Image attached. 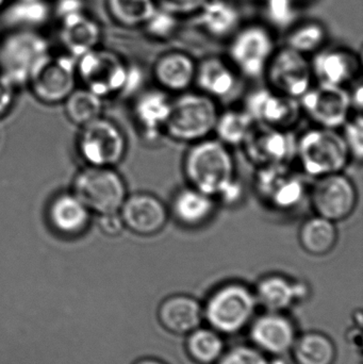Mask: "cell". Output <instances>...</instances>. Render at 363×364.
Instances as JSON below:
<instances>
[{
    "label": "cell",
    "instance_id": "cell-10",
    "mask_svg": "<svg viewBox=\"0 0 363 364\" xmlns=\"http://www.w3.org/2000/svg\"><path fill=\"white\" fill-rule=\"evenodd\" d=\"M255 188L259 198L276 211H292L306 196V183L290 164L258 168Z\"/></svg>",
    "mask_w": 363,
    "mask_h": 364
},
{
    "label": "cell",
    "instance_id": "cell-29",
    "mask_svg": "<svg viewBox=\"0 0 363 364\" xmlns=\"http://www.w3.org/2000/svg\"><path fill=\"white\" fill-rule=\"evenodd\" d=\"M196 14L202 29L215 38H226L234 33L240 23L236 6L226 0H206Z\"/></svg>",
    "mask_w": 363,
    "mask_h": 364
},
{
    "label": "cell",
    "instance_id": "cell-28",
    "mask_svg": "<svg viewBox=\"0 0 363 364\" xmlns=\"http://www.w3.org/2000/svg\"><path fill=\"white\" fill-rule=\"evenodd\" d=\"M338 237L336 223L317 214L305 220L298 231V241L303 250L315 257L330 254L338 243Z\"/></svg>",
    "mask_w": 363,
    "mask_h": 364
},
{
    "label": "cell",
    "instance_id": "cell-34",
    "mask_svg": "<svg viewBox=\"0 0 363 364\" xmlns=\"http://www.w3.org/2000/svg\"><path fill=\"white\" fill-rule=\"evenodd\" d=\"M107 10L123 27L143 26L157 10L156 0H106Z\"/></svg>",
    "mask_w": 363,
    "mask_h": 364
},
{
    "label": "cell",
    "instance_id": "cell-17",
    "mask_svg": "<svg viewBox=\"0 0 363 364\" xmlns=\"http://www.w3.org/2000/svg\"><path fill=\"white\" fill-rule=\"evenodd\" d=\"M119 214L125 228L142 237L161 232L168 220V210L163 201L146 192L127 195Z\"/></svg>",
    "mask_w": 363,
    "mask_h": 364
},
{
    "label": "cell",
    "instance_id": "cell-23",
    "mask_svg": "<svg viewBox=\"0 0 363 364\" xmlns=\"http://www.w3.org/2000/svg\"><path fill=\"white\" fill-rule=\"evenodd\" d=\"M196 64L189 55L172 51L161 55L153 68V79L166 93L187 92L195 80Z\"/></svg>",
    "mask_w": 363,
    "mask_h": 364
},
{
    "label": "cell",
    "instance_id": "cell-22",
    "mask_svg": "<svg viewBox=\"0 0 363 364\" xmlns=\"http://www.w3.org/2000/svg\"><path fill=\"white\" fill-rule=\"evenodd\" d=\"M170 102L162 90L143 92L134 105V117L144 139L155 141L164 134L170 115Z\"/></svg>",
    "mask_w": 363,
    "mask_h": 364
},
{
    "label": "cell",
    "instance_id": "cell-39",
    "mask_svg": "<svg viewBox=\"0 0 363 364\" xmlns=\"http://www.w3.org/2000/svg\"><path fill=\"white\" fill-rule=\"evenodd\" d=\"M343 140L349 149L351 158L362 160L363 156V119L362 113L350 117L349 121L343 125Z\"/></svg>",
    "mask_w": 363,
    "mask_h": 364
},
{
    "label": "cell",
    "instance_id": "cell-35",
    "mask_svg": "<svg viewBox=\"0 0 363 364\" xmlns=\"http://www.w3.org/2000/svg\"><path fill=\"white\" fill-rule=\"evenodd\" d=\"M187 350L191 358L200 364H211L220 360L224 354L221 333L215 329L200 328L189 333Z\"/></svg>",
    "mask_w": 363,
    "mask_h": 364
},
{
    "label": "cell",
    "instance_id": "cell-9",
    "mask_svg": "<svg viewBox=\"0 0 363 364\" xmlns=\"http://www.w3.org/2000/svg\"><path fill=\"white\" fill-rule=\"evenodd\" d=\"M76 59L67 53H49L36 65L28 80L34 97L44 105L63 104L76 89Z\"/></svg>",
    "mask_w": 363,
    "mask_h": 364
},
{
    "label": "cell",
    "instance_id": "cell-30",
    "mask_svg": "<svg viewBox=\"0 0 363 364\" xmlns=\"http://www.w3.org/2000/svg\"><path fill=\"white\" fill-rule=\"evenodd\" d=\"M4 10L6 21L13 30H38L53 12L46 0H16Z\"/></svg>",
    "mask_w": 363,
    "mask_h": 364
},
{
    "label": "cell",
    "instance_id": "cell-2",
    "mask_svg": "<svg viewBox=\"0 0 363 364\" xmlns=\"http://www.w3.org/2000/svg\"><path fill=\"white\" fill-rule=\"evenodd\" d=\"M296 159L303 172L315 179L342 173L352 158L341 132L317 127L298 136Z\"/></svg>",
    "mask_w": 363,
    "mask_h": 364
},
{
    "label": "cell",
    "instance_id": "cell-45",
    "mask_svg": "<svg viewBox=\"0 0 363 364\" xmlns=\"http://www.w3.org/2000/svg\"><path fill=\"white\" fill-rule=\"evenodd\" d=\"M136 364H164L161 361L156 360V359H143Z\"/></svg>",
    "mask_w": 363,
    "mask_h": 364
},
{
    "label": "cell",
    "instance_id": "cell-3",
    "mask_svg": "<svg viewBox=\"0 0 363 364\" xmlns=\"http://www.w3.org/2000/svg\"><path fill=\"white\" fill-rule=\"evenodd\" d=\"M219 114L217 102L210 96L185 92L170 102L164 134L177 142L193 144L215 132Z\"/></svg>",
    "mask_w": 363,
    "mask_h": 364
},
{
    "label": "cell",
    "instance_id": "cell-20",
    "mask_svg": "<svg viewBox=\"0 0 363 364\" xmlns=\"http://www.w3.org/2000/svg\"><path fill=\"white\" fill-rule=\"evenodd\" d=\"M313 78L324 85L347 87L360 73V60L345 49L318 51L310 62Z\"/></svg>",
    "mask_w": 363,
    "mask_h": 364
},
{
    "label": "cell",
    "instance_id": "cell-41",
    "mask_svg": "<svg viewBox=\"0 0 363 364\" xmlns=\"http://www.w3.org/2000/svg\"><path fill=\"white\" fill-rule=\"evenodd\" d=\"M160 9L176 16L197 13L206 0H156Z\"/></svg>",
    "mask_w": 363,
    "mask_h": 364
},
{
    "label": "cell",
    "instance_id": "cell-26",
    "mask_svg": "<svg viewBox=\"0 0 363 364\" xmlns=\"http://www.w3.org/2000/svg\"><path fill=\"white\" fill-rule=\"evenodd\" d=\"M217 200L205 193L188 186L177 191L170 211L179 224L190 228L202 226L215 214Z\"/></svg>",
    "mask_w": 363,
    "mask_h": 364
},
{
    "label": "cell",
    "instance_id": "cell-18",
    "mask_svg": "<svg viewBox=\"0 0 363 364\" xmlns=\"http://www.w3.org/2000/svg\"><path fill=\"white\" fill-rule=\"evenodd\" d=\"M57 19L59 40L65 53L78 59L97 48L102 40V29L99 23L85 12V8L59 15Z\"/></svg>",
    "mask_w": 363,
    "mask_h": 364
},
{
    "label": "cell",
    "instance_id": "cell-15",
    "mask_svg": "<svg viewBox=\"0 0 363 364\" xmlns=\"http://www.w3.org/2000/svg\"><path fill=\"white\" fill-rule=\"evenodd\" d=\"M296 140L291 130L255 123L242 146L247 159L259 168L291 164L296 159Z\"/></svg>",
    "mask_w": 363,
    "mask_h": 364
},
{
    "label": "cell",
    "instance_id": "cell-7",
    "mask_svg": "<svg viewBox=\"0 0 363 364\" xmlns=\"http://www.w3.org/2000/svg\"><path fill=\"white\" fill-rule=\"evenodd\" d=\"M76 70L83 87L104 100L123 95L130 66L114 51L97 47L76 59Z\"/></svg>",
    "mask_w": 363,
    "mask_h": 364
},
{
    "label": "cell",
    "instance_id": "cell-44",
    "mask_svg": "<svg viewBox=\"0 0 363 364\" xmlns=\"http://www.w3.org/2000/svg\"><path fill=\"white\" fill-rule=\"evenodd\" d=\"M350 95H351L353 110H355L357 113H362L363 105V87L362 83L356 85L355 90L353 92H350Z\"/></svg>",
    "mask_w": 363,
    "mask_h": 364
},
{
    "label": "cell",
    "instance_id": "cell-37",
    "mask_svg": "<svg viewBox=\"0 0 363 364\" xmlns=\"http://www.w3.org/2000/svg\"><path fill=\"white\" fill-rule=\"evenodd\" d=\"M266 15L271 25L279 29L290 27L296 18L294 0H266Z\"/></svg>",
    "mask_w": 363,
    "mask_h": 364
},
{
    "label": "cell",
    "instance_id": "cell-16",
    "mask_svg": "<svg viewBox=\"0 0 363 364\" xmlns=\"http://www.w3.org/2000/svg\"><path fill=\"white\" fill-rule=\"evenodd\" d=\"M244 110L256 124L286 130H291L303 113L300 100L270 87L249 93L245 98Z\"/></svg>",
    "mask_w": 363,
    "mask_h": 364
},
{
    "label": "cell",
    "instance_id": "cell-14",
    "mask_svg": "<svg viewBox=\"0 0 363 364\" xmlns=\"http://www.w3.org/2000/svg\"><path fill=\"white\" fill-rule=\"evenodd\" d=\"M269 87L300 100L313 87V70L306 55L286 46L275 51L266 70Z\"/></svg>",
    "mask_w": 363,
    "mask_h": 364
},
{
    "label": "cell",
    "instance_id": "cell-33",
    "mask_svg": "<svg viewBox=\"0 0 363 364\" xmlns=\"http://www.w3.org/2000/svg\"><path fill=\"white\" fill-rule=\"evenodd\" d=\"M255 122L243 110H227L220 113L215 134L217 140L229 146H242L253 129Z\"/></svg>",
    "mask_w": 363,
    "mask_h": 364
},
{
    "label": "cell",
    "instance_id": "cell-24",
    "mask_svg": "<svg viewBox=\"0 0 363 364\" xmlns=\"http://www.w3.org/2000/svg\"><path fill=\"white\" fill-rule=\"evenodd\" d=\"M254 293L257 304L264 309L281 314L296 301L304 299L308 289L303 282H292L285 276L270 275L258 282Z\"/></svg>",
    "mask_w": 363,
    "mask_h": 364
},
{
    "label": "cell",
    "instance_id": "cell-36",
    "mask_svg": "<svg viewBox=\"0 0 363 364\" xmlns=\"http://www.w3.org/2000/svg\"><path fill=\"white\" fill-rule=\"evenodd\" d=\"M326 40V30L322 23L308 21L296 26L288 34L286 46L306 55L318 53Z\"/></svg>",
    "mask_w": 363,
    "mask_h": 364
},
{
    "label": "cell",
    "instance_id": "cell-27",
    "mask_svg": "<svg viewBox=\"0 0 363 364\" xmlns=\"http://www.w3.org/2000/svg\"><path fill=\"white\" fill-rule=\"evenodd\" d=\"M200 93L213 100L225 98L234 91L237 77L232 66L221 58L208 57L196 64L195 80Z\"/></svg>",
    "mask_w": 363,
    "mask_h": 364
},
{
    "label": "cell",
    "instance_id": "cell-40",
    "mask_svg": "<svg viewBox=\"0 0 363 364\" xmlns=\"http://www.w3.org/2000/svg\"><path fill=\"white\" fill-rule=\"evenodd\" d=\"M219 364H271L266 354L257 348L239 346L222 355Z\"/></svg>",
    "mask_w": 363,
    "mask_h": 364
},
{
    "label": "cell",
    "instance_id": "cell-1",
    "mask_svg": "<svg viewBox=\"0 0 363 364\" xmlns=\"http://www.w3.org/2000/svg\"><path fill=\"white\" fill-rule=\"evenodd\" d=\"M183 168L189 186L215 200L234 205L242 198L234 156L217 139L193 143L183 157Z\"/></svg>",
    "mask_w": 363,
    "mask_h": 364
},
{
    "label": "cell",
    "instance_id": "cell-6",
    "mask_svg": "<svg viewBox=\"0 0 363 364\" xmlns=\"http://www.w3.org/2000/svg\"><path fill=\"white\" fill-rule=\"evenodd\" d=\"M50 53L38 30H13L0 43V76L15 87L27 85L40 60Z\"/></svg>",
    "mask_w": 363,
    "mask_h": 364
},
{
    "label": "cell",
    "instance_id": "cell-32",
    "mask_svg": "<svg viewBox=\"0 0 363 364\" xmlns=\"http://www.w3.org/2000/svg\"><path fill=\"white\" fill-rule=\"evenodd\" d=\"M63 105L67 119L79 127L102 117L104 100L85 87L75 89Z\"/></svg>",
    "mask_w": 363,
    "mask_h": 364
},
{
    "label": "cell",
    "instance_id": "cell-12",
    "mask_svg": "<svg viewBox=\"0 0 363 364\" xmlns=\"http://www.w3.org/2000/svg\"><path fill=\"white\" fill-rule=\"evenodd\" d=\"M300 108L318 127L338 130L349 121L351 95L345 87L319 83L300 98Z\"/></svg>",
    "mask_w": 363,
    "mask_h": 364
},
{
    "label": "cell",
    "instance_id": "cell-13",
    "mask_svg": "<svg viewBox=\"0 0 363 364\" xmlns=\"http://www.w3.org/2000/svg\"><path fill=\"white\" fill-rule=\"evenodd\" d=\"M357 200V188L343 172L315 178L310 191L315 213L336 224L352 215Z\"/></svg>",
    "mask_w": 363,
    "mask_h": 364
},
{
    "label": "cell",
    "instance_id": "cell-8",
    "mask_svg": "<svg viewBox=\"0 0 363 364\" xmlns=\"http://www.w3.org/2000/svg\"><path fill=\"white\" fill-rule=\"evenodd\" d=\"M77 149L89 166L114 168L127 153V139L115 122L100 117L80 127Z\"/></svg>",
    "mask_w": 363,
    "mask_h": 364
},
{
    "label": "cell",
    "instance_id": "cell-25",
    "mask_svg": "<svg viewBox=\"0 0 363 364\" xmlns=\"http://www.w3.org/2000/svg\"><path fill=\"white\" fill-rule=\"evenodd\" d=\"M159 321L164 328L175 335H189L200 327L202 309L200 304L188 295L168 297L160 306Z\"/></svg>",
    "mask_w": 363,
    "mask_h": 364
},
{
    "label": "cell",
    "instance_id": "cell-4",
    "mask_svg": "<svg viewBox=\"0 0 363 364\" xmlns=\"http://www.w3.org/2000/svg\"><path fill=\"white\" fill-rule=\"evenodd\" d=\"M256 306L255 293L249 287L230 282L209 296L202 314L217 333L234 335L251 323Z\"/></svg>",
    "mask_w": 363,
    "mask_h": 364
},
{
    "label": "cell",
    "instance_id": "cell-43",
    "mask_svg": "<svg viewBox=\"0 0 363 364\" xmlns=\"http://www.w3.org/2000/svg\"><path fill=\"white\" fill-rule=\"evenodd\" d=\"M16 87L0 76V119L6 117L13 108Z\"/></svg>",
    "mask_w": 363,
    "mask_h": 364
},
{
    "label": "cell",
    "instance_id": "cell-5",
    "mask_svg": "<svg viewBox=\"0 0 363 364\" xmlns=\"http://www.w3.org/2000/svg\"><path fill=\"white\" fill-rule=\"evenodd\" d=\"M72 193L98 216L119 212L128 195L126 182L114 168L89 166L75 176Z\"/></svg>",
    "mask_w": 363,
    "mask_h": 364
},
{
    "label": "cell",
    "instance_id": "cell-38",
    "mask_svg": "<svg viewBox=\"0 0 363 364\" xmlns=\"http://www.w3.org/2000/svg\"><path fill=\"white\" fill-rule=\"evenodd\" d=\"M177 17L178 16L158 6L157 10L149 17L148 21L143 25V27L151 38H158V40L168 38L176 30L177 25H178Z\"/></svg>",
    "mask_w": 363,
    "mask_h": 364
},
{
    "label": "cell",
    "instance_id": "cell-46",
    "mask_svg": "<svg viewBox=\"0 0 363 364\" xmlns=\"http://www.w3.org/2000/svg\"><path fill=\"white\" fill-rule=\"evenodd\" d=\"M9 0H0V12L4 10L6 6H8Z\"/></svg>",
    "mask_w": 363,
    "mask_h": 364
},
{
    "label": "cell",
    "instance_id": "cell-31",
    "mask_svg": "<svg viewBox=\"0 0 363 364\" xmlns=\"http://www.w3.org/2000/svg\"><path fill=\"white\" fill-rule=\"evenodd\" d=\"M292 350L298 364H332L336 359V348L332 340L320 333H308L296 338Z\"/></svg>",
    "mask_w": 363,
    "mask_h": 364
},
{
    "label": "cell",
    "instance_id": "cell-21",
    "mask_svg": "<svg viewBox=\"0 0 363 364\" xmlns=\"http://www.w3.org/2000/svg\"><path fill=\"white\" fill-rule=\"evenodd\" d=\"M92 213L74 193H61L51 199L47 218L51 228L64 237H78L91 224Z\"/></svg>",
    "mask_w": 363,
    "mask_h": 364
},
{
    "label": "cell",
    "instance_id": "cell-11",
    "mask_svg": "<svg viewBox=\"0 0 363 364\" xmlns=\"http://www.w3.org/2000/svg\"><path fill=\"white\" fill-rule=\"evenodd\" d=\"M274 53L272 34L260 25H249L237 31L229 47V57L234 68L249 79L266 74Z\"/></svg>",
    "mask_w": 363,
    "mask_h": 364
},
{
    "label": "cell",
    "instance_id": "cell-42",
    "mask_svg": "<svg viewBox=\"0 0 363 364\" xmlns=\"http://www.w3.org/2000/svg\"><path fill=\"white\" fill-rule=\"evenodd\" d=\"M98 226L104 235L110 237H119L126 229L119 212L99 215Z\"/></svg>",
    "mask_w": 363,
    "mask_h": 364
},
{
    "label": "cell",
    "instance_id": "cell-19",
    "mask_svg": "<svg viewBox=\"0 0 363 364\" xmlns=\"http://www.w3.org/2000/svg\"><path fill=\"white\" fill-rule=\"evenodd\" d=\"M251 341L264 354H286L296 340L293 323L278 312H268L251 324Z\"/></svg>",
    "mask_w": 363,
    "mask_h": 364
}]
</instances>
